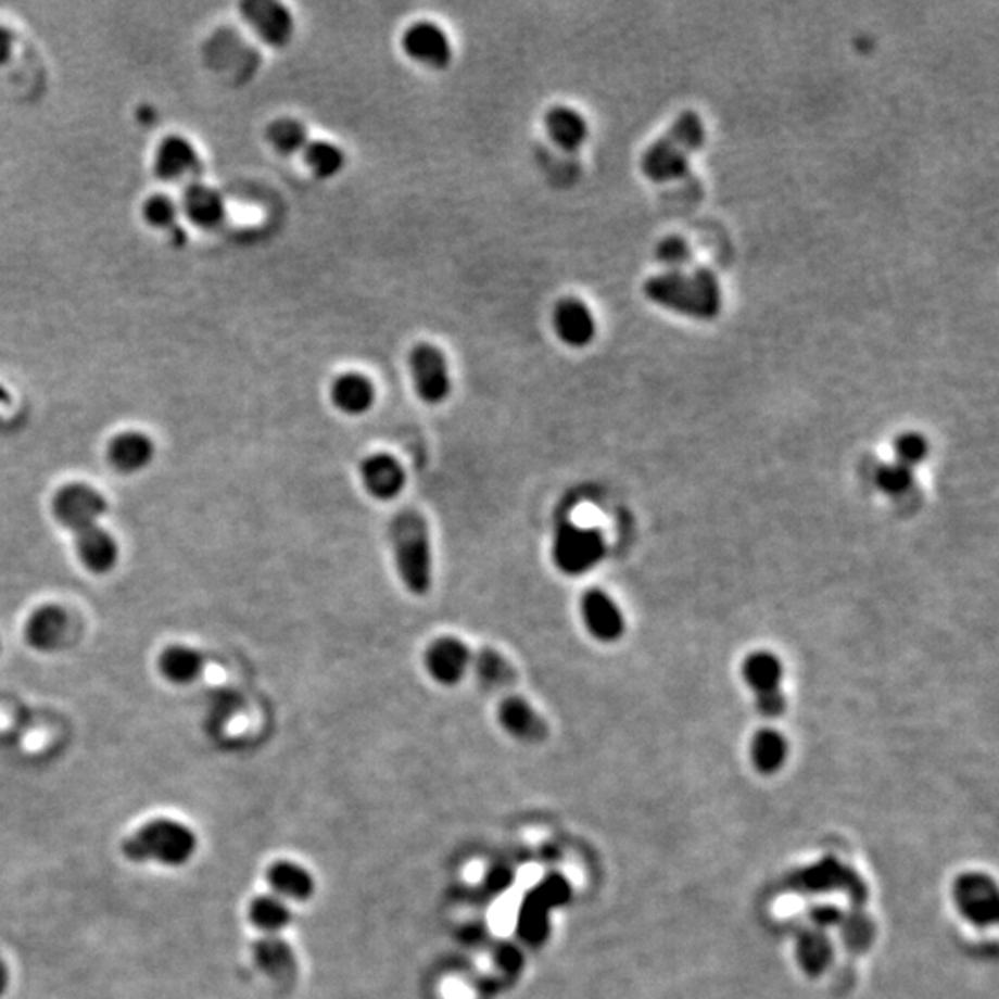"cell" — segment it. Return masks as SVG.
<instances>
[{
  "label": "cell",
  "mask_w": 999,
  "mask_h": 999,
  "mask_svg": "<svg viewBox=\"0 0 999 999\" xmlns=\"http://www.w3.org/2000/svg\"><path fill=\"white\" fill-rule=\"evenodd\" d=\"M472 665L476 680L480 681L481 687L500 691L513 687L517 681V670L498 649L481 648L476 657H472Z\"/></svg>",
  "instance_id": "27"
},
{
  "label": "cell",
  "mask_w": 999,
  "mask_h": 999,
  "mask_svg": "<svg viewBox=\"0 0 999 999\" xmlns=\"http://www.w3.org/2000/svg\"><path fill=\"white\" fill-rule=\"evenodd\" d=\"M498 722L507 735L520 743H543L548 735L546 720L535 711L530 701L520 696H509L498 707Z\"/></svg>",
  "instance_id": "17"
},
{
  "label": "cell",
  "mask_w": 999,
  "mask_h": 999,
  "mask_svg": "<svg viewBox=\"0 0 999 999\" xmlns=\"http://www.w3.org/2000/svg\"><path fill=\"white\" fill-rule=\"evenodd\" d=\"M840 925L844 927V940H846L849 948H867L872 937H874L872 922L869 919H864V916H853V919L844 916Z\"/></svg>",
  "instance_id": "37"
},
{
  "label": "cell",
  "mask_w": 999,
  "mask_h": 999,
  "mask_svg": "<svg viewBox=\"0 0 999 999\" xmlns=\"http://www.w3.org/2000/svg\"><path fill=\"white\" fill-rule=\"evenodd\" d=\"M394 561L400 580L415 596H426L431 589L430 526L417 509H402L389 526Z\"/></svg>",
  "instance_id": "3"
},
{
  "label": "cell",
  "mask_w": 999,
  "mask_h": 999,
  "mask_svg": "<svg viewBox=\"0 0 999 999\" xmlns=\"http://www.w3.org/2000/svg\"><path fill=\"white\" fill-rule=\"evenodd\" d=\"M953 898L962 914L975 925H990L998 919V888L988 875L964 874L957 880Z\"/></svg>",
  "instance_id": "12"
},
{
  "label": "cell",
  "mask_w": 999,
  "mask_h": 999,
  "mask_svg": "<svg viewBox=\"0 0 999 999\" xmlns=\"http://www.w3.org/2000/svg\"><path fill=\"white\" fill-rule=\"evenodd\" d=\"M156 446L143 431H123L108 444V461L123 475H134L149 467Z\"/></svg>",
  "instance_id": "21"
},
{
  "label": "cell",
  "mask_w": 999,
  "mask_h": 999,
  "mask_svg": "<svg viewBox=\"0 0 999 999\" xmlns=\"http://www.w3.org/2000/svg\"><path fill=\"white\" fill-rule=\"evenodd\" d=\"M69 630V617L60 606H41L31 612L25 624V638L28 646L38 652H54L62 646Z\"/></svg>",
  "instance_id": "18"
},
{
  "label": "cell",
  "mask_w": 999,
  "mask_h": 999,
  "mask_svg": "<svg viewBox=\"0 0 999 999\" xmlns=\"http://www.w3.org/2000/svg\"><path fill=\"white\" fill-rule=\"evenodd\" d=\"M706 143V125L696 112H683L662 134L644 150L641 170L656 184L678 180L685 176L691 160Z\"/></svg>",
  "instance_id": "2"
},
{
  "label": "cell",
  "mask_w": 999,
  "mask_h": 999,
  "mask_svg": "<svg viewBox=\"0 0 999 999\" xmlns=\"http://www.w3.org/2000/svg\"><path fill=\"white\" fill-rule=\"evenodd\" d=\"M894 450H896V456H898V463L906 465V467H914L919 463L924 461L927 457V452H930V444H927V439L920 433H914V431H909V433H903L899 435L898 441L894 444Z\"/></svg>",
  "instance_id": "36"
},
{
  "label": "cell",
  "mask_w": 999,
  "mask_h": 999,
  "mask_svg": "<svg viewBox=\"0 0 999 999\" xmlns=\"http://www.w3.org/2000/svg\"><path fill=\"white\" fill-rule=\"evenodd\" d=\"M241 17L273 49H286L293 41V13L278 0H246Z\"/></svg>",
  "instance_id": "10"
},
{
  "label": "cell",
  "mask_w": 999,
  "mask_h": 999,
  "mask_svg": "<svg viewBox=\"0 0 999 999\" xmlns=\"http://www.w3.org/2000/svg\"><path fill=\"white\" fill-rule=\"evenodd\" d=\"M252 957L263 974L275 979H288L296 972L293 946L280 935H263L252 946Z\"/></svg>",
  "instance_id": "24"
},
{
  "label": "cell",
  "mask_w": 999,
  "mask_h": 999,
  "mask_svg": "<svg viewBox=\"0 0 999 999\" xmlns=\"http://www.w3.org/2000/svg\"><path fill=\"white\" fill-rule=\"evenodd\" d=\"M52 513L60 524L75 535V543L102 530L99 520L108 513V500L89 483H67L52 500Z\"/></svg>",
  "instance_id": "6"
},
{
  "label": "cell",
  "mask_w": 999,
  "mask_h": 999,
  "mask_svg": "<svg viewBox=\"0 0 999 999\" xmlns=\"http://www.w3.org/2000/svg\"><path fill=\"white\" fill-rule=\"evenodd\" d=\"M154 173L157 178L167 184L180 181H197L202 175V157L199 150L188 138L169 136L157 144L154 154Z\"/></svg>",
  "instance_id": "13"
},
{
  "label": "cell",
  "mask_w": 999,
  "mask_h": 999,
  "mask_svg": "<svg viewBox=\"0 0 999 999\" xmlns=\"http://www.w3.org/2000/svg\"><path fill=\"white\" fill-rule=\"evenodd\" d=\"M656 260L667 270L688 269L694 260V250L687 239L681 236H667L657 243Z\"/></svg>",
  "instance_id": "34"
},
{
  "label": "cell",
  "mask_w": 999,
  "mask_h": 999,
  "mask_svg": "<svg viewBox=\"0 0 999 999\" xmlns=\"http://www.w3.org/2000/svg\"><path fill=\"white\" fill-rule=\"evenodd\" d=\"M472 661L469 646L456 637H441L426 649L425 662L428 674L444 687H454L469 669Z\"/></svg>",
  "instance_id": "14"
},
{
  "label": "cell",
  "mask_w": 999,
  "mask_h": 999,
  "mask_svg": "<svg viewBox=\"0 0 999 999\" xmlns=\"http://www.w3.org/2000/svg\"><path fill=\"white\" fill-rule=\"evenodd\" d=\"M552 328L557 339L570 349H585L593 343L598 326L587 302L576 296H562L552 309Z\"/></svg>",
  "instance_id": "11"
},
{
  "label": "cell",
  "mask_w": 999,
  "mask_h": 999,
  "mask_svg": "<svg viewBox=\"0 0 999 999\" xmlns=\"http://www.w3.org/2000/svg\"><path fill=\"white\" fill-rule=\"evenodd\" d=\"M8 402H10V393H8V389L0 383V407L7 406Z\"/></svg>",
  "instance_id": "45"
},
{
  "label": "cell",
  "mask_w": 999,
  "mask_h": 999,
  "mask_svg": "<svg viewBox=\"0 0 999 999\" xmlns=\"http://www.w3.org/2000/svg\"><path fill=\"white\" fill-rule=\"evenodd\" d=\"M302 157H304L307 167L312 169L313 175L317 176V178H323V180L338 176L346 165V156H344L341 147L330 143V141H325V139L309 141L306 144V149L302 150Z\"/></svg>",
  "instance_id": "33"
},
{
  "label": "cell",
  "mask_w": 999,
  "mask_h": 999,
  "mask_svg": "<svg viewBox=\"0 0 999 999\" xmlns=\"http://www.w3.org/2000/svg\"><path fill=\"white\" fill-rule=\"evenodd\" d=\"M143 217L152 228L167 231L176 241H184L186 233L180 228L181 210L178 200L169 194H152L143 206Z\"/></svg>",
  "instance_id": "31"
},
{
  "label": "cell",
  "mask_w": 999,
  "mask_h": 999,
  "mask_svg": "<svg viewBox=\"0 0 999 999\" xmlns=\"http://www.w3.org/2000/svg\"><path fill=\"white\" fill-rule=\"evenodd\" d=\"M413 388L420 402L439 406L452 393L448 359L438 344L419 343L409 352Z\"/></svg>",
  "instance_id": "8"
},
{
  "label": "cell",
  "mask_w": 999,
  "mask_h": 999,
  "mask_svg": "<svg viewBox=\"0 0 999 999\" xmlns=\"http://www.w3.org/2000/svg\"><path fill=\"white\" fill-rule=\"evenodd\" d=\"M178 204L181 215L200 230H215L226 219L225 197L202 181L188 184Z\"/></svg>",
  "instance_id": "16"
},
{
  "label": "cell",
  "mask_w": 999,
  "mask_h": 999,
  "mask_svg": "<svg viewBox=\"0 0 999 999\" xmlns=\"http://www.w3.org/2000/svg\"><path fill=\"white\" fill-rule=\"evenodd\" d=\"M199 838L189 825L175 819H152L123 840V856L131 862H154L178 869L193 859Z\"/></svg>",
  "instance_id": "4"
},
{
  "label": "cell",
  "mask_w": 999,
  "mask_h": 999,
  "mask_svg": "<svg viewBox=\"0 0 999 999\" xmlns=\"http://www.w3.org/2000/svg\"><path fill=\"white\" fill-rule=\"evenodd\" d=\"M811 920L817 930H833V927H840V924H843L844 912L838 907L819 906L812 909Z\"/></svg>",
  "instance_id": "41"
},
{
  "label": "cell",
  "mask_w": 999,
  "mask_h": 999,
  "mask_svg": "<svg viewBox=\"0 0 999 999\" xmlns=\"http://www.w3.org/2000/svg\"><path fill=\"white\" fill-rule=\"evenodd\" d=\"M788 756L787 738L780 731L761 730L751 743V761L761 774H775Z\"/></svg>",
  "instance_id": "30"
},
{
  "label": "cell",
  "mask_w": 999,
  "mask_h": 999,
  "mask_svg": "<svg viewBox=\"0 0 999 999\" xmlns=\"http://www.w3.org/2000/svg\"><path fill=\"white\" fill-rule=\"evenodd\" d=\"M643 291L656 306L696 320L717 319L724 304L719 276L707 267L665 270L644 281Z\"/></svg>",
  "instance_id": "1"
},
{
  "label": "cell",
  "mask_w": 999,
  "mask_h": 999,
  "mask_svg": "<svg viewBox=\"0 0 999 999\" xmlns=\"http://www.w3.org/2000/svg\"><path fill=\"white\" fill-rule=\"evenodd\" d=\"M249 920L263 935H280L293 924V909L273 893L260 894L250 901Z\"/></svg>",
  "instance_id": "26"
},
{
  "label": "cell",
  "mask_w": 999,
  "mask_h": 999,
  "mask_svg": "<svg viewBox=\"0 0 999 999\" xmlns=\"http://www.w3.org/2000/svg\"><path fill=\"white\" fill-rule=\"evenodd\" d=\"M400 43L409 60L430 69H446L454 60V47L448 34L431 21H417L407 26Z\"/></svg>",
  "instance_id": "9"
},
{
  "label": "cell",
  "mask_w": 999,
  "mask_h": 999,
  "mask_svg": "<svg viewBox=\"0 0 999 999\" xmlns=\"http://www.w3.org/2000/svg\"><path fill=\"white\" fill-rule=\"evenodd\" d=\"M513 880H515V874H513V870L509 867L494 864L493 869L489 870L488 875H485V887L491 894L506 893L507 887L513 885Z\"/></svg>",
  "instance_id": "42"
},
{
  "label": "cell",
  "mask_w": 999,
  "mask_h": 999,
  "mask_svg": "<svg viewBox=\"0 0 999 999\" xmlns=\"http://www.w3.org/2000/svg\"><path fill=\"white\" fill-rule=\"evenodd\" d=\"M493 961L502 972L507 975H517L524 969L526 953L524 949L517 944L502 943L498 948L494 949Z\"/></svg>",
  "instance_id": "38"
},
{
  "label": "cell",
  "mask_w": 999,
  "mask_h": 999,
  "mask_svg": "<svg viewBox=\"0 0 999 999\" xmlns=\"http://www.w3.org/2000/svg\"><path fill=\"white\" fill-rule=\"evenodd\" d=\"M756 706L757 711L761 712L762 717L777 719L785 712L787 699H785V694L781 693V688H777V691H770V693L756 694Z\"/></svg>",
  "instance_id": "40"
},
{
  "label": "cell",
  "mask_w": 999,
  "mask_h": 999,
  "mask_svg": "<svg viewBox=\"0 0 999 999\" xmlns=\"http://www.w3.org/2000/svg\"><path fill=\"white\" fill-rule=\"evenodd\" d=\"M359 475L367 493L378 500L399 496L406 483V475L399 459L385 452L367 457L359 467Z\"/></svg>",
  "instance_id": "19"
},
{
  "label": "cell",
  "mask_w": 999,
  "mask_h": 999,
  "mask_svg": "<svg viewBox=\"0 0 999 999\" xmlns=\"http://www.w3.org/2000/svg\"><path fill=\"white\" fill-rule=\"evenodd\" d=\"M912 480H914V476H912L911 467H906V465H901L898 461L883 465L877 470V475H875L877 488L883 493L890 494V496L907 493L912 485Z\"/></svg>",
  "instance_id": "35"
},
{
  "label": "cell",
  "mask_w": 999,
  "mask_h": 999,
  "mask_svg": "<svg viewBox=\"0 0 999 999\" xmlns=\"http://www.w3.org/2000/svg\"><path fill=\"white\" fill-rule=\"evenodd\" d=\"M606 556V541L598 530L562 524L552 544V559L562 574L580 576Z\"/></svg>",
  "instance_id": "7"
},
{
  "label": "cell",
  "mask_w": 999,
  "mask_h": 999,
  "mask_svg": "<svg viewBox=\"0 0 999 999\" xmlns=\"http://www.w3.org/2000/svg\"><path fill=\"white\" fill-rule=\"evenodd\" d=\"M796 959L806 974H824L833 962V944L825 931H804L796 943Z\"/></svg>",
  "instance_id": "28"
},
{
  "label": "cell",
  "mask_w": 999,
  "mask_h": 999,
  "mask_svg": "<svg viewBox=\"0 0 999 999\" xmlns=\"http://www.w3.org/2000/svg\"><path fill=\"white\" fill-rule=\"evenodd\" d=\"M8 987H10V969L4 959H0V998L7 994Z\"/></svg>",
  "instance_id": "44"
},
{
  "label": "cell",
  "mask_w": 999,
  "mask_h": 999,
  "mask_svg": "<svg viewBox=\"0 0 999 999\" xmlns=\"http://www.w3.org/2000/svg\"><path fill=\"white\" fill-rule=\"evenodd\" d=\"M265 138L269 141L270 147L281 154V156H294L302 154L309 143L306 126L293 117H280L267 126Z\"/></svg>",
  "instance_id": "32"
},
{
  "label": "cell",
  "mask_w": 999,
  "mask_h": 999,
  "mask_svg": "<svg viewBox=\"0 0 999 999\" xmlns=\"http://www.w3.org/2000/svg\"><path fill=\"white\" fill-rule=\"evenodd\" d=\"M15 47V36L8 26L0 25V65L10 62Z\"/></svg>",
  "instance_id": "43"
},
{
  "label": "cell",
  "mask_w": 999,
  "mask_h": 999,
  "mask_svg": "<svg viewBox=\"0 0 999 999\" xmlns=\"http://www.w3.org/2000/svg\"><path fill=\"white\" fill-rule=\"evenodd\" d=\"M163 678L175 685L193 683L204 670V656L186 644H173L157 659Z\"/></svg>",
  "instance_id": "25"
},
{
  "label": "cell",
  "mask_w": 999,
  "mask_h": 999,
  "mask_svg": "<svg viewBox=\"0 0 999 999\" xmlns=\"http://www.w3.org/2000/svg\"><path fill=\"white\" fill-rule=\"evenodd\" d=\"M267 883L278 898L286 901H307L315 896L317 883L312 872L291 859H278L267 869Z\"/></svg>",
  "instance_id": "20"
},
{
  "label": "cell",
  "mask_w": 999,
  "mask_h": 999,
  "mask_svg": "<svg viewBox=\"0 0 999 999\" xmlns=\"http://www.w3.org/2000/svg\"><path fill=\"white\" fill-rule=\"evenodd\" d=\"M544 130L559 149L567 152L580 150L587 143L589 123L578 110L570 106L549 108L544 115Z\"/></svg>",
  "instance_id": "23"
},
{
  "label": "cell",
  "mask_w": 999,
  "mask_h": 999,
  "mask_svg": "<svg viewBox=\"0 0 999 999\" xmlns=\"http://www.w3.org/2000/svg\"><path fill=\"white\" fill-rule=\"evenodd\" d=\"M330 400L339 412L357 417L375 406V383L362 372H343L331 381Z\"/></svg>",
  "instance_id": "22"
},
{
  "label": "cell",
  "mask_w": 999,
  "mask_h": 999,
  "mask_svg": "<svg viewBox=\"0 0 999 999\" xmlns=\"http://www.w3.org/2000/svg\"><path fill=\"white\" fill-rule=\"evenodd\" d=\"M743 678L756 694L777 691L783 680V665L780 657L769 652H756L743 662Z\"/></svg>",
  "instance_id": "29"
},
{
  "label": "cell",
  "mask_w": 999,
  "mask_h": 999,
  "mask_svg": "<svg viewBox=\"0 0 999 999\" xmlns=\"http://www.w3.org/2000/svg\"><path fill=\"white\" fill-rule=\"evenodd\" d=\"M572 899V885L559 872L544 875L524 894L517 912V935L526 946H543L552 931V912Z\"/></svg>",
  "instance_id": "5"
},
{
  "label": "cell",
  "mask_w": 999,
  "mask_h": 999,
  "mask_svg": "<svg viewBox=\"0 0 999 999\" xmlns=\"http://www.w3.org/2000/svg\"><path fill=\"white\" fill-rule=\"evenodd\" d=\"M581 617L589 633L602 643H615L624 633V617L609 594L599 589H589L581 596Z\"/></svg>",
  "instance_id": "15"
},
{
  "label": "cell",
  "mask_w": 999,
  "mask_h": 999,
  "mask_svg": "<svg viewBox=\"0 0 999 999\" xmlns=\"http://www.w3.org/2000/svg\"><path fill=\"white\" fill-rule=\"evenodd\" d=\"M844 875H848V872L838 862L825 861L814 867L809 875H806V881L811 885L812 890H824L833 883L838 885V877H844Z\"/></svg>",
  "instance_id": "39"
}]
</instances>
